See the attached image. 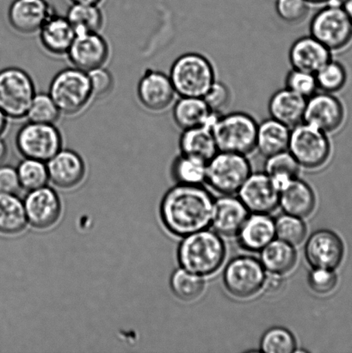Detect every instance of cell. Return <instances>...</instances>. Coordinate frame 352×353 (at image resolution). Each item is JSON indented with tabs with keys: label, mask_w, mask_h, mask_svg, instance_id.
<instances>
[{
	"label": "cell",
	"mask_w": 352,
	"mask_h": 353,
	"mask_svg": "<svg viewBox=\"0 0 352 353\" xmlns=\"http://www.w3.org/2000/svg\"><path fill=\"white\" fill-rule=\"evenodd\" d=\"M267 273L258 259L240 256L227 265L223 282L227 292L238 299H249L263 290Z\"/></svg>",
	"instance_id": "obj_11"
},
{
	"label": "cell",
	"mask_w": 352,
	"mask_h": 353,
	"mask_svg": "<svg viewBox=\"0 0 352 353\" xmlns=\"http://www.w3.org/2000/svg\"><path fill=\"white\" fill-rule=\"evenodd\" d=\"M207 163L202 159L181 154L172 165V175L180 185H201L206 181Z\"/></svg>",
	"instance_id": "obj_33"
},
{
	"label": "cell",
	"mask_w": 352,
	"mask_h": 353,
	"mask_svg": "<svg viewBox=\"0 0 352 353\" xmlns=\"http://www.w3.org/2000/svg\"><path fill=\"white\" fill-rule=\"evenodd\" d=\"M54 10L47 0H14L8 10L10 26L17 32L32 34L39 32Z\"/></svg>",
	"instance_id": "obj_18"
},
{
	"label": "cell",
	"mask_w": 352,
	"mask_h": 353,
	"mask_svg": "<svg viewBox=\"0 0 352 353\" xmlns=\"http://www.w3.org/2000/svg\"><path fill=\"white\" fill-rule=\"evenodd\" d=\"M315 75L319 91L333 94L344 88L347 79L346 68L333 59L315 72Z\"/></svg>",
	"instance_id": "obj_37"
},
{
	"label": "cell",
	"mask_w": 352,
	"mask_h": 353,
	"mask_svg": "<svg viewBox=\"0 0 352 353\" xmlns=\"http://www.w3.org/2000/svg\"><path fill=\"white\" fill-rule=\"evenodd\" d=\"M138 99L150 112H161L175 101L177 93L169 75L154 69H147L137 85Z\"/></svg>",
	"instance_id": "obj_13"
},
{
	"label": "cell",
	"mask_w": 352,
	"mask_h": 353,
	"mask_svg": "<svg viewBox=\"0 0 352 353\" xmlns=\"http://www.w3.org/2000/svg\"><path fill=\"white\" fill-rule=\"evenodd\" d=\"M178 146L182 154L198 157L207 162L218 152L211 125L183 130Z\"/></svg>",
	"instance_id": "obj_27"
},
{
	"label": "cell",
	"mask_w": 352,
	"mask_h": 353,
	"mask_svg": "<svg viewBox=\"0 0 352 353\" xmlns=\"http://www.w3.org/2000/svg\"><path fill=\"white\" fill-rule=\"evenodd\" d=\"M306 103V99L284 88L271 97L268 110L271 119L292 129L303 122Z\"/></svg>",
	"instance_id": "obj_23"
},
{
	"label": "cell",
	"mask_w": 352,
	"mask_h": 353,
	"mask_svg": "<svg viewBox=\"0 0 352 353\" xmlns=\"http://www.w3.org/2000/svg\"><path fill=\"white\" fill-rule=\"evenodd\" d=\"M21 188L17 168L12 165H0V193L17 195Z\"/></svg>",
	"instance_id": "obj_45"
},
{
	"label": "cell",
	"mask_w": 352,
	"mask_h": 353,
	"mask_svg": "<svg viewBox=\"0 0 352 353\" xmlns=\"http://www.w3.org/2000/svg\"><path fill=\"white\" fill-rule=\"evenodd\" d=\"M7 125H8V117L0 110V137L5 132Z\"/></svg>",
	"instance_id": "obj_47"
},
{
	"label": "cell",
	"mask_w": 352,
	"mask_h": 353,
	"mask_svg": "<svg viewBox=\"0 0 352 353\" xmlns=\"http://www.w3.org/2000/svg\"><path fill=\"white\" fill-rule=\"evenodd\" d=\"M75 34L99 32L103 26V15L99 5L72 3L65 15Z\"/></svg>",
	"instance_id": "obj_31"
},
{
	"label": "cell",
	"mask_w": 352,
	"mask_h": 353,
	"mask_svg": "<svg viewBox=\"0 0 352 353\" xmlns=\"http://www.w3.org/2000/svg\"><path fill=\"white\" fill-rule=\"evenodd\" d=\"M315 203V195L311 187L298 178L293 179L279 195V205L285 214L300 218L312 214Z\"/></svg>",
	"instance_id": "obj_26"
},
{
	"label": "cell",
	"mask_w": 352,
	"mask_h": 353,
	"mask_svg": "<svg viewBox=\"0 0 352 353\" xmlns=\"http://www.w3.org/2000/svg\"><path fill=\"white\" fill-rule=\"evenodd\" d=\"M7 153H8V150H7L5 141H3L1 137H0V165H1L3 161L6 160Z\"/></svg>",
	"instance_id": "obj_48"
},
{
	"label": "cell",
	"mask_w": 352,
	"mask_h": 353,
	"mask_svg": "<svg viewBox=\"0 0 352 353\" xmlns=\"http://www.w3.org/2000/svg\"><path fill=\"white\" fill-rule=\"evenodd\" d=\"M276 12L284 23L298 26L309 17L310 3L306 0H277Z\"/></svg>",
	"instance_id": "obj_41"
},
{
	"label": "cell",
	"mask_w": 352,
	"mask_h": 353,
	"mask_svg": "<svg viewBox=\"0 0 352 353\" xmlns=\"http://www.w3.org/2000/svg\"><path fill=\"white\" fill-rule=\"evenodd\" d=\"M310 34L331 51L342 50L352 40V22L339 0H331L312 17Z\"/></svg>",
	"instance_id": "obj_6"
},
{
	"label": "cell",
	"mask_w": 352,
	"mask_h": 353,
	"mask_svg": "<svg viewBox=\"0 0 352 353\" xmlns=\"http://www.w3.org/2000/svg\"><path fill=\"white\" fill-rule=\"evenodd\" d=\"M76 36L67 17L52 14L39 30L41 46L48 54L61 57L68 53Z\"/></svg>",
	"instance_id": "obj_22"
},
{
	"label": "cell",
	"mask_w": 352,
	"mask_h": 353,
	"mask_svg": "<svg viewBox=\"0 0 352 353\" xmlns=\"http://www.w3.org/2000/svg\"><path fill=\"white\" fill-rule=\"evenodd\" d=\"M65 55L72 67L88 72L109 60L108 41L99 32L77 34Z\"/></svg>",
	"instance_id": "obj_12"
},
{
	"label": "cell",
	"mask_w": 352,
	"mask_h": 353,
	"mask_svg": "<svg viewBox=\"0 0 352 353\" xmlns=\"http://www.w3.org/2000/svg\"><path fill=\"white\" fill-rule=\"evenodd\" d=\"M285 88L306 99L319 91L315 74L295 68L286 75Z\"/></svg>",
	"instance_id": "obj_40"
},
{
	"label": "cell",
	"mask_w": 352,
	"mask_h": 353,
	"mask_svg": "<svg viewBox=\"0 0 352 353\" xmlns=\"http://www.w3.org/2000/svg\"><path fill=\"white\" fill-rule=\"evenodd\" d=\"M203 276L195 274L184 268H179L172 273L171 288L179 299L191 302L198 299L205 290Z\"/></svg>",
	"instance_id": "obj_34"
},
{
	"label": "cell",
	"mask_w": 352,
	"mask_h": 353,
	"mask_svg": "<svg viewBox=\"0 0 352 353\" xmlns=\"http://www.w3.org/2000/svg\"><path fill=\"white\" fill-rule=\"evenodd\" d=\"M28 223L23 201L15 194L0 193V234L21 233Z\"/></svg>",
	"instance_id": "obj_30"
},
{
	"label": "cell",
	"mask_w": 352,
	"mask_h": 353,
	"mask_svg": "<svg viewBox=\"0 0 352 353\" xmlns=\"http://www.w3.org/2000/svg\"><path fill=\"white\" fill-rule=\"evenodd\" d=\"M237 235L241 247L246 250L260 252L276 238L275 221L268 214H251Z\"/></svg>",
	"instance_id": "obj_24"
},
{
	"label": "cell",
	"mask_w": 352,
	"mask_h": 353,
	"mask_svg": "<svg viewBox=\"0 0 352 353\" xmlns=\"http://www.w3.org/2000/svg\"><path fill=\"white\" fill-rule=\"evenodd\" d=\"M288 150L301 167L322 168L332 151L329 134L302 122L293 127Z\"/></svg>",
	"instance_id": "obj_9"
},
{
	"label": "cell",
	"mask_w": 352,
	"mask_h": 353,
	"mask_svg": "<svg viewBox=\"0 0 352 353\" xmlns=\"http://www.w3.org/2000/svg\"><path fill=\"white\" fill-rule=\"evenodd\" d=\"M260 252L261 264L271 274H286L295 268L298 261L294 245L279 239H274Z\"/></svg>",
	"instance_id": "obj_29"
},
{
	"label": "cell",
	"mask_w": 352,
	"mask_h": 353,
	"mask_svg": "<svg viewBox=\"0 0 352 353\" xmlns=\"http://www.w3.org/2000/svg\"><path fill=\"white\" fill-rule=\"evenodd\" d=\"M301 165L289 150L267 157L265 174L270 176L276 188L281 192L293 179L298 178Z\"/></svg>",
	"instance_id": "obj_32"
},
{
	"label": "cell",
	"mask_w": 352,
	"mask_h": 353,
	"mask_svg": "<svg viewBox=\"0 0 352 353\" xmlns=\"http://www.w3.org/2000/svg\"><path fill=\"white\" fill-rule=\"evenodd\" d=\"M342 7L352 22V0H344Z\"/></svg>",
	"instance_id": "obj_49"
},
{
	"label": "cell",
	"mask_w": 352,
	"mask_h": 353,
	"mask_svg": "<svg viewBox=\"0 0 352 353\" xmlns=\"http://www.w3.org/2000/svg\"><path fill=\"white\" fill-rule=\"evenodd\" d=\"M214 203L212 196L201 185L178 183L162 200L161 219L172 234L185 237L210 226Z\"/></svg>",
	"instance_id": "obj_1"
},
{
	"label": "cell",
	"mask_w": 352,
	"mask_h": 353,
	"mask_svg": "<svg viewBox=\"0 0 352 353\" xmlns=\"http://www.w3.org/2000/svg\"><path fill=\"white\" fill-rule=\"evenodd\" d=\"M203 99L214 115L220 116L229 109L232 101V92L226 84L216 81Z\"/></svg>",
	"instance_id": "obj_42"
},
{
	"label": "cell",
	"mask_w": 352,
	"mask_h": 353,
	"mask_svg": "<svg viewBox=\"0 0 352 353\" xmlns=\"http://www.w3.org/2000/svg\"><path fill=\"white\" fill-rule=\"evenodd\" d=\"M238 193L241 202L253 214H268L279 205L280 192L270 176L263 172L251 174Z\"/></svg>",
	"instance_id": "obj_15"
},
{
	"label": "cell",
	"mask_w": 352,
	"mask_h": 353,
	"mask_svg": "<svg viewBox=\"0 0 352 353\" xmlns=\"http://www.w3.org/2000/svg\"><path fill=\"white\" fill-rule=\"evenodd\" d=\"M16 146L24 158L47 162L61 150L63 139L55 124L29 122L17 132Z\"/></svg>",
	"instance_id": "obj_10"
},
{
	"label": "cell",
	"mask_w": 352,
	"mask_h": 353,
	"mask_svg": "<svg viewBox=\"0 0 352 353\" xmlns=\"http://www.w3.org/2000/svg\"><path fill=\"white\" fill-rule=\"evenodd\" d=\"M251 174L247 155L218 151L207 163L206 181L216 192L233 195L239 192Z\"/></svg>",
	"instance_id": "obj_8"
},
{
	"label": "cell",
	"mask_w": 352,
	"mask_h": 353,
	"mask_svg": "<svg viewBox=\"0 0 352 353\" xmlns=\"http://www.w3.org/2000/svg\"><path fill=\"white\" fill-rule=\"evenodd\" d=\"M338 283L333 270L313 268L309 275V285L313 292L320 295H327L333 292Z\"/></svg>",
	"instance_id": "obj_44"
},
{
	"label": "cell",
	"mask_w": 352,
	"mask_h": 353,
	"mask_svg": "<svg viewBox=\"0 0 352 353\" xmlns=\"http://www.w3.org/2000/svg\"><path fill=\"white\" fill-rule=\"evenodd\" d=\"M48 93L65 116L77 115L93 99L87 72L74 67L62 69L55 74Z\"/></svg>",
	"instance_id": "obj_5"
},
{
	"label": "cell",
	"mask_w": 352,
	"mask_h": 353,
	"mask_svg": "<svg viewBox=\"0 0 352 353\" xmlns=\"http://www.w3.org/2000/svg\"><path fill=\"white\" fill-rule=\"evenodd\" d=\"M344 244L333 232L316 231L309 239L305 248L307 261L313 268L335 270L344 257Z\"/></svg>",
	"instance_id": "obj_17"
},
{
	"label": "cell",
	"mask_w": 352,
	"mask_h": 353,
	"mask_svg": "<svg viewBox=\"0 0 352 353\" xmlns=\"http://www.w3.org/2000/svg\"><path fill=\"white\" fill-rule=\"evenodd\" d=\"M169 77L178 97L203 98L216 81L212 62L205 55L196 52L182 54L176 59Z\"/></svg>",
	"instance_id": "obj_3"
},
{
	"label": "cell",
	"mask_w": 352,
	"mask_h": 353,
	"mask_svg": "<svg viewBox=\"0 0 352 353\" xmlns=\"http://www.w3.org/2000/svg\"><path fill=\"white\" fill-rule=\"evenodd\" d=\"M87 74L93 99H103L110 94L113 89L114 78L108 69L105 67L98 68Z\"/></svg>",
	"instance_id": "obj_43"
},
{
	"label": "cell",
	"mask_w": 352,
	"mask_h": 353,
	"mask_svg": "<svg viewBox=\"0 0 352 353\" xmlns=\"http://www.w3.org/2000/svg\"><path fill=\"white\" fill-rule=\"evenodd\" d=\"M216 117L209 110L205 99L196 97H179L172 109L174 123L182 130L211 125Z\"/></svg>",
	"instance_id": "obj_25"
},
{
	"label": "cell",
	"mask_w": 352,
	"mask_h": 353,
	"mask_svg": "<svg viewBox=\"0 0 352 353\" xmlns=\"http://www.w3.org/2000/svg\"><path fill=\"white\" fill-rule=\"evenodd\" d=\"M17 171L21 187L29 192L46 186L50 181L46 162L24 158Z\"/></svg>",
	"instance_id": "obj_35"
},
{
	"label": "cell",
	"mask_w": 352,
	"mask_h": 353,
	"mask_svg": "<svg viewBox=\"0 0 352 353\" xmlns=\"http://www.w3.org/2000/svg\"><path fill=\"white\" fill-rule=\"evenodd\" d=\"M294 335L286 328L272 327L263 335L260 351L265 353H293L296 352Z\"/></svg>",
	"instance_id": "obj_38"
},
{
	"label": "cell",
	"mask_w": 352,
	"mask_h": 353,
	"mask_svg": "<svg viewBox=\"0 0 352 353\" xmlns=\"http://www.w3.org/2000/svg\"><path fill=\"white\" fill-rule=\"evenodd\" d=\"M23 204L28 223L37 230H47L53 227L61 216L60 197L47 185L30 190Z\"/></svg>",
	"instance_id": "obj_16"
},
{
	"label": "cell",
	"mask_w": 352,
	"mask_h": 353,
	"mask_svg": "<svg viewBox=\"0 0 352 353\" xmlns=\"http://www.w3.org/2000/svg\"><path fill=\"white\" fill-rule=\"evenodd\" d=\"M258 123L253 116L243 112L217 116L211 129L218 151L248 155L256 150Z\"/></svg>",
	"instance_id": "obj_4"
},
{
	"label": "cell",
	"mask_w": 352,
	"mask_h": 353,
	"mask_svg": "<svg viewBox=\"0 0 352 353\" xmlns=\"http://www.w3.org/2000/svg\"><path fill=\"white\" fill-rule=\"evenodd\" d=\"M282 285H284V279H282V275L270 273V276L267 275L263 289L268 293H275L280 290Z\"/></svg>",
	"instance_id": "obj_46"
},
{
	"label": "cell",
	"mask_w": 352,
	"mask_h": 353,
	"mask_svg": "<svg viewBox=\"0 0 352 353\" xmlns=\"http://www.w3.org/2000/svg\"><path fill=\"white\" fill-rule=\"evenodd\" d=\"M36 93L32 78L23 69L8 68L0 71V110L8 119L26 117Z\"/></svg>",
	"instance_id": "obj_7"
},
{
	"label": "cell",
	"mask_w": 352,
	"mask_h": 353,
	"mask_svg": "<svg viewBox=\"0 0 352 353\" xmlns=\"http://www.w3.org/2000/svg\"><path fill=\"white\" fill-rule=\"evenodd\" d=\"M276 237L292 245H298L304 241L307 227L302 218L285 214L275 221Z\"/></svg>",
	"instance_id": "obj_39"
},
{
	"label": "cell",
	"mask_w": 352,
	"mask_h": 353,
	"mask_svg": "<svg viewBox=\"0 0 352 353\" xmlns=\"http://www.w3.org/2000/svg\"><path fill=\"white\" fill-rule=\"evenodd\" d=\"M248 210L240 199L227 195L214 203V210L210 226L214 231L222 236L237 235L247 221Z\"/></svg>",
	"instance_id": "obj_21"
},
{
	"label": "cell",
	"mask_w": 352,
	"mask_h": 353,
	"mask_svg": "<svg viewBox=\"0 0 352 353\" xmlns=\"http://www.w3.org/2000/svg\"><path fill=\"white\" fill-rule=\"evenodd\" d=\"M72 3H87V5H99L103 0H70Z\"/></svg>",
	"instance_id": "obj_50"
},
{
	"label": "cell",
	"mask_w": 352,
	"mask_h": 353,
	"mask_svg": "<svg viewBox=\"0 0 352 353\" xmlns=\"http://www.w3.org/2000/svg\"><path fill=\"white\" fill-rule=\"evenodd\" d=\"M291 128L273 119H265L258 123L256 150L265 157L287 151Z\"/></svg>",
	"instance_id": "obj_28"
},
{
	"label": "cell",
	"mask_w": 352,
	"mask_h": 353,
	"mask_svg": "<svg viewBox=\"0 0 352 353\" xmlns=\"http://www.w3.org/2000/svg\"><path fill=\"white\" fill-rule=\"evenodd\" d=\"M306 1L309 3L310 5L324 6L329 3L331 0H306Z\"/></svg>",
	"instance_id": "obj_51"
},
{
	"label": "cell",
	"mask_w": 352,
	"mask_h": 353,
	"mask_svg": "<svg viewBox=\"0 0 352 353\" xmlns=\"http://www.w3.org/2000/svg\"><path fill=\"white\" fill-rule=\"evenodd\" d=\"M344 119L342 103L333 93L318 91L307 99L303 122L329 134L339 129Z\"/></svg>",
	"instance_id": "obj_14"
},
{
	"label": "cell",
	"mask_w": 352,
	"mask_h": 353,
	"mask_svg": "<svg viewBox=\"0 0 352 353\" xmlns=\"http://www.w3.org/2000/svg\"><path fill=\"white\" fill-rule=\"evenodd\" d=\"M61 115V110L50 93L37 92L28 110L26 117L29 122L55 124Z\"/></svg>",
	"instance_id": "obj_36"
},
{
	"label": "cell",
	"mask_w": 352,
	"mask_h": 353,
	"mask_svg": "<svg viewBox=\"0 0 352 353\" xmlns=\"http://www.w3.org/2000/svg\"><path fill=\"white\" fill-rule=\"evenodd\" d=\"M178 257L182 268L202 276L211 275L223 264L225 244L218 234L206 228L185 236Z\"/></svg>",
	"instance_id": "obj_2"
},
{
	"label": "cell",
	"mask_w": 352,
	"mask_h": 353,
	"mask_svg": "<svg viewBox=\"0 0 352 353\" xmlns=\"http://www.w3.org/2000/svg\"><path fill=\"white\" fill-rule=\"evenodd\" d=\"M332 59V51L311 34L298 38L289 48V60L292 68L311 74H315Z\"/></svg>",
	"instance_id": "obj_20"
},
{
	"label": "cell",
	"mask_w": 352,
	"mask_h": 353,
	"mask_svg": "<svg viewBox=\"0 0 352 353\" xmlns=\"http://www.w3.org/2000/svg\"><path fill=\"white\" fill-rule=\"evenodd\" d=\"M46 164L50 181L59 188H74L85 178V161L74 150L61 148Z\"/></svg>",
	"instance_id": "obj_19"
}]
</instances>
